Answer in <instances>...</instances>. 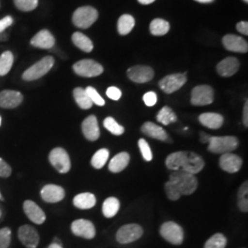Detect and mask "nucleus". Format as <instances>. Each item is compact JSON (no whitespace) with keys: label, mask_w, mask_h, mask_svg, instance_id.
Returning <instances> with one entry per match:
<instances>
[{"label":"nucleus","mask_w":248,"mask_h":248,"mask_svg":"<svg viewBox=\"0 0 248 248\" xmlns=\"http://www.w3.org/2000/svg\"><path fill=\"white\" fill-rule=\"evenodd\" d=\"M138 145H139V148L141 151L143 159L147 161V162H149V161L153 159V154H152L150 145H149L148 142H146L144 139H140L138 141Z\"/></svg>","instance_id":"40"},{"label":"nucleus","mask_w":248,"mask_h":248,"mask_svg":"<svg viewBox=\"0 0 248 248\" xmlns=\"http://www.w3.org/2000/svg\"><path fill=\"white\" fill-rule=\"evenodd\" d=\"M214 99V91L213 88L207 85L197 86L191 91L190 102L194 106L210 105Z\"/></svg>","instance_id":"10"},{"label":"nucleus","mask_w":248,"mask_h":248,"mask_svg":"<svg viewBox=\"0 0 248 248\" xmlns=\"http://www.w3.org/2000/svg\"><path fill=\"white\" fill-rule=\"evenodd\" d=\"M23 96L15 90H4L0 92V107L3 108H15L21 104Z\"/></svg>","instance_id":"19"},{"label":"nucleus","mask_w":248,"mask_h":248,"mask_svg":"<svg viewBox=\"0 0 248 248\" xmlns=\"http://www.w3.org/2000/svg\"><path fill=\"white\" fill-rule=\"evenodd\" d=\"M15 6L21 11H31L38 6L39 0H14Z\"/></svg>","instance_id":"37"},{"label":"nucleus","mask_w":248,"mask_h":248,"mask_svg":"<svg viewBox=\"0 0 248 248\" xmlns=\"http://www.w3.org/2000/svg\"><path fill=\"white\" fill-rule=\"evenodd\" d=\"M142 5H149L151 3L155 2V0H138Z\"/></svg>","instance_id":"51"},{"label":"nucleus","mask_w":248,"mask_h":248,"mask_svg":"<svg viewBox=\"0 0 248 248\" xmlns=\"http://www.w3.org/2000/svg\"><path fill=\"white\" fill-rule=\"evenodd\" d=\"M73 69L77 75L84 78L98 77L100 76L104 70L100 63L90 59H85L76 62L73 65Z\"/></svg>","instance_id":"8"},{"label":"nucleus","mask_w":248,"mask_h":248,"mask_svg":"<svg viewBox=\"0 0 248 248\" xmlns=\"http://www.w3.org/2000/svg\"><path fill=\"white\" fill-rule=\"evenodd\" d=\"M156 120L159 122L160 124L169 125V124L176 123L177 121V117L171 108L166 106L160 109L158 114L156 115Z\"/></svg>","instance_id":"32"},{"label":"nucleus","mask_w":248,"mask_h":248,"mask_svg":"<svg viewBox=\"0 0 248 248\" xmlns=\"http://www.w3.org/2000/svg\"><path fill=\"white\" fill-rule=\"evenodd\" d=\"M243 123L246 127H248V101L247 100L243 110Z\"/></svg>","instance_id":"49"},{"label":"nucleus","mask_w":248,"mask_h":248,"mask_svg":"<svg viewBox=\"0 0 248 248\" xmlns=\"http://www.w3.org/2000/svg\"><path fill=\"white\" fill-rule=\"evenodd\" d=\"M186 82V74H172L160 80L159 87L165 93L172 94L181 89Z\"/></svg>","instance_id":"11"},{"label":"nucleus","mask_w":248,"mask_h":248,"mask_svg":"<svg viewBox=\"0 0 248 248\" xmlns=\"http://www.w3.org/2000/svg\"><path fill=\"white\" fill-rule=\"evenodd\" d=\"M71 231L75 235L85 239H93L96 235V228L94 224L85 219L76 220L72 222Z\"/></svg>","instance_id":"12"},{"label":"nucleus","mask_w":248,"mask_h":248,"mask_svg":"<svg viewBox=\"0 0 248 248\" xmlns=\"http://www.w3.org/2000/svg\"><path fill=\"white\" fill-rule=\"evenodd\" d=\"M240 63L235 57H227L217 64V72L221 77L229 78L237 73L239 69Z\"/></svg>","instance_id":"22"},{"label":"nucleus","mask_w":248,"mask_h":248,"mask_svg":"<svg viewBox=\"0 0 248 248\" xmlns=\"http://www.w3.org/2000/svg\"><path fill=\"white\" fill-rule=\"evenodd\" d=\"M222 44L224 45V47L231 52L248 53V43L239 36L227 34L223 37Z\"/></svg>","instance_id":"20"},{"label":"nucleus","mask_w":248,"mask_h":248,"mask_svg":"<svg viewBox=\"0 0 248 248\" xmlns=\"http://www.w3.org/2000/svg\"><path fill=\"white\" fill-rule=\"evenodd\" d=\"M143 230L139 224L130 223L122 226L116 233V239L120 244H130L142 237Z\"/></svg>","instance_id":"9"},{"label":"nucleus","mask_w":248,"mask_h":248,"mask_svg":"<svg viewBox=\"0 0 248 248\" xmlns=\"http://www.w3.org/2000/svg\"><path fill=\"white\" fill-rule=\"evenodd\" d=\"M0 217H1V211H0Z\"/></svg>","instance_id":"58"},{"label":"nucleus","mask_w":248,"mask_h":248,"mask_svg":"<svg viewBox=\"0 0 248 248\" xmlns=\"http://www.w3.org/2000/svg\"><path fill=\"white\" fill-rule=\"evenodd\" d=\"M142 99H143V101H144V103H145L146 106H154V105H155L156 102H157V95H156L155 92L150 91V92H147V93H145V94L143 95Z\"/></svg>","instance_id":"42"},{"label":"nucleus","mask_w":248,"mask_h":248,"mask_svg":"<svg viewBox=\"0 0 248 248\" xmlns=\"http://www.w3.org/2000/svg\"><path fill=\"white\" fill-rule=\"evenodd\" d=\"M73 203L81 210H89L96 205V197L89 192L81 193L74 198Z\"/></svg>","instance_id":"26"},{"label":"nucleus","mask_w":248,"mask_h":248,"mask_svg":"<svg viewBox=\"0 0 248 248\" xmlns=\"http://www.w3.org/2000/svg\"><path fill=\"white\" fill-rule=\"evenodd\" d=\"M236 29L237 31L245 34V35H248V23L247 21H241L237 25H236Z\"/></svg>","instance_id":"47"},{"label":"nucleus","mask_w":248,"mask_h":248,"mask_svg":"<svg viewBox=\"0 0 248 248\" xmlns=\"http://www.w3.org/2000/svg\"><path fill=\"white\" fill-rule=\"evenodd\" d=\"M208 150L213 154H227L235 150L239 141L235 136H211Z\"/></svg>","instance_id":"3"},{"label":"nucleus","mask_w":248,"mask_h":248,"mask_svg":"<svg viewBox=\"0 0 248 248\" xmlns=\"http://www.w3.org/2000/svg\"><path fill=\"white\" fill-rule=\"evenodd\" d=\"M23 210L27 215V217L36 224H43L46 220V215L45 212L32 202V201H26L23 204Z\"/></svg>","instance_id":"21"},{"label":"nucleus","mask_w":248,"mask_h":248,"mask_svg":"<svg viewBox=\"0 0 248 248\" xmlns=\"http://www.w3.org/2000/svg\"><path fill=\"white\" fill-rule=\"evenodd\" d=\"M0 125H1V117H0Z\"/></svg>","instance_id":"57"},{"label":"nucleus","mask_w":248,"mask_h":248,"mask_svg":"<svg viewBox=\"0 0 248 248\" xmlns=\"http://www.w3.org/2000/svg\"><path fill=\"white\" fill-rule=\"evenodd\" d=\"M0 199H2V197H1V194H0Z\"/></svg>","instance_id":"59"},{"label":"nucleus","mask_w":248,"mask_h":248,"mask_svg":"<svg viewBox=\"0 0 248 248\" xmlns=\"http://www.w3.org/2000/svg\"><path fill=\"white\" fill-rule=\"evenodd\" d=\"M200 123L209 129H220L223 124L224 119L221 114L214 112H206L199 117Z\"/></svg>","instance_id":"24"},{"label":"nucleus","mask_w":248,"mask_h":248,"mask_svg":"<svg viewBox=\"0 0 248 248\" xmlns=\"http://www.w3.org/2000/svg\"><path fill=\"white\" fill-rule=\"evenodd\" d=\"M12 23H13V18L10 16H7V17L0 19V33L3 32Z\"/></svg>","instance_id":"45"},{"label":"nucleus","mask_w":248,"mask_h":248,"mask_svg":"<svg viewBox=\"0 0 248 248\" xmlns=\"http://www.w3.org/2000/svg\"><path fill=\"white\" fill-rule=\"evenodd\" d=\"M127 76L135 83H146L154 78L155 72L145 65H135L127 71Z\"/></svg>","instance_id":"14"},{"label":"nucleus","mask_w":248,"mask_h":248,"mask_svg":"<svg viewBox=\"0 0 248 248\" xmlns=\"http://www.w3.org/2000/svg\"><path fill=\"white\" fill-rule=\"evenodd\" d=\"M161 236L170 244L179 246L184 241V231L175 222H167L160 227Z\"/></svg>","instance_id":"6"},{"label":"nucleus","mask_w":248,"mask_h":248,"mask_svg":"<svg viewBox=\"0 0 248 248\" xmlns=\"http://www.w3.org/2000/svg\"><path fill=\"white\" fill-rule=\"evenodd\" d=\"M5 40H7V35L4 34L3 32H1L0 33V41H5Z\"/></svg>","instance_id":"53"},{"label":"nucleus","mask_w":248,"mask_h":248,"mask_svg":"<svg viewBox=\"0 0 248 248\" xmlns=\"http://www.w3.org/2000/svg\"><path fill=\"white\" fill-rule=\"evenodd\" d=\"M166 166L169 170H183L196 175L200 173L205 166L202 156L193 152L179 151L170 154L166 159Z\"/></svg>","instance_id":"1"},{"label":"nucleus","mask_w":248,"mask_h":248,"mask_svg":"<svg viewBox=\"0 0 248 248\" xmlns=\"http://www.w3.org/2000/svg\"><path fill=\"white\" fill-rule=\"evenodd\" d=\"M53 64H54V59L53 57L46 56L39 62L34 63L29 69H27L22 75V79L25 81L39 79L52 69Z\"/></svg>","instance_id":"4"},{"label":"nucleus","mask_w":248,"mask_h":248,"mask_svg":"<svg viewBox=\"0 0 248 248\" xmlns=\"http://www.w3.org/2000/svg\"><path fill=\"white\" fill-rule=\"evenodd\" d=\"M195 1H198L200 3H211L213 0H195Z\"/></svg>","instance_id":"55"},{"label":"nucleus","mask_w":248,"mask_h":248,"mask_svg":"<svg viewBox=\"0 0 248 248\" xmlns=\"http://www.w3.org/2000/svg\"><path fill=\"white\" fill-rule=\"evenodd\" d=\"M210 138H211V136H210L209 134H207V133H200V140H201V142H202V143H207V142H209Z\"/></svg>","instance_id":"50"},{"label":"nucleus","mask_w":248,"mask_h":248,"mask_svg":"<svg viewBox=\"0 0 248 248\" xmlns=\"http://www.w3.org/2000/svg\"><path fill=\"white\" fill-rule=\"evenodd\" d=\"M31 44L37 48L51 49L55 44V39L49 31L43 30L33 36V38L31 41Z\"/></svg>","instance_id":"23"},{"label":"nucleus","mask_w":248,"mask_h":248,"mask_svg":"<svg viewBox=\"0 0 248 248\" xmlns=\"http://www.w3.org/2000/svg\"><path fill=\"white\" fill-rule=\"evenodd\" d=\"M72 41L78 48L86 53H90L93 50V44L91 40L88 36L81 32H75L72 36Z\"/></svg>","instance_id":"28"},{"label":"nucleus","mask_w":248,"mask_h":248,"mask_svg":"<svg viewBox=\"0 0 248 248\" xmlns=\"http://www.w3.org/2000/svg\"><path fill=\"white\" fill-rule=\"evenodd\" d=\"M14 62V55L9 51L4 52L0 55V76L7 75Z\"/></svg>","instance_id":"33"},{"label":"nucleus","mask_w":248,"mask_h":248,"mask_svg":"<svg viewBox=\"0 0 248 248\" xmlns=\"http://www.w3.org/2000/svg\"><path fill=\"white\" fill-rule=\"evenodd\" d=\"M130 155L126 152H122L110 160L108 164V169L112 173H120L124 171L129 165Z\"/></svg>","instance_id":"25"},{"label":"nucleus","mask_w":248,"mask_h":248,"mask_svg":"<svg viewBox=\"0 0 248 248\" xmlns=\"http://www.w3.org/2000/svg\"><path fill=\"white\" fill-rule=\"evenodd\" d=\"M42 199L48 203H56L61 202L65 196L64 189L62 186L48 184L43 187L41 191Z\"/></svg>","instance_id":"18"},{"label":"nucleus","mask_w":248,"mask_h":248,"mask_svg":"<svg viewBox=\"0 0 248 248\" xmlns=\"http://www.w3.org/2000/svg\"><path fill=\"white\" fill-rule=\"evenodd\" d=\"M219 165L223 171L232 174L239 171L243 165V160L237 155L227 153L222 155Z\"/></svg>","instance_id":"15"},{"label":"nucleus","mask_w":248,"mask_h":248,"mask_svg":"<svg viewBox=\"0 0 248 248\" xmlns=\"http://www.w3.org/2000/svg\"><path fill=\"white\" fill-rule=\"evenodd\" d=\"M49 161L59 173L65 174L71 169V161L67 152L62 147H56L51 151Z\"/></svg>","instance_id":"7"},{"label":"nucleus","mask_w":248,"mask_h":248,"mask_svg":"<svg viewBox=\"0 0 248 248\" xmlns=\"http://www.w3.org/2000/svg\"><path fill=\"white\" fill-rule=\"evenodd\" d=\"M120 202L115 197H109L103 202L102 213L106 218H112L120 210Z\"/></svg>","instance_id":"27"},{"label":"nucleus","mask_w":248,"mask_h":248,"mask_svg":"<svg viewBox=\"0 0 248 248\" xmlns=\"http://www.w3.org/2000/svg\"><path fill=\"white\" fill-rule=\"evenodd\" d=\"M141 131L146 136L153 138V139L159 140L161 142H172L169 134L164 130V128H162L161 126H158L157 124H154V123H151V122L144 123L142 124Z\"/></svg>","instance_id":"17"},{"label":"nucleus","mask_w":248,"mask_h":248,"mask_svg":"<svg viewBox=\"0 0 248 248\" xmlns=\"http://www.w3.org/2000/svg\"><path fill=\"white\" fill-rule=\"evenodd\" d=\"M244 1H245V2H247V3L248 2V0H244Z\"/></svg>","instance_id":"56"},{"label":"nucleus","mask_w":248,"mask_h":248,"mask_svg":"<svg viewBox=\"0 0 248 248\" xmlns=\"http://www.w3.org/2000/svg\"><path fill=\"white\" fill-rule=\"evenodd\" d=\"M86 91H87L89 98H90V100L92 101L93 104H96L98 106H104L105 105V100L98 94V91L94 88L88 87L86 89Z\"/></svg>","instance_id":"39"},{"label":"nucleus","mask_w":248,"mask_h":248,"mask_svg":"<svg viewBox=\"0 0 248 248\" xmlns=\"http://www.w3.org/2000/svg\"><path fill=\"white\" fill-rule=\"evenodd\" d=\"M103 125L109 133H111L114 135L124 134V127L118 124L112 117H107L103 122Z\"/></svg>","instance_id":"36"},{"label":"nucleus","mask_w":248,"mask_h":248,"mask_svg":"<svg viewBox=\"0 0 248 248\" xmlns=\"http://www.w3.org/2000/svg\"><path fill=\"white\" fill-rule=\"evenodd\" d=\"M227 238L222 233H215L206 241L204 248H225Z\"/></svg>","instance_id":"35"},{"label":"nucleus","mask_w":248,"mask_h":248,"mask_svg":"<svg viewBox=\"0 0 248 248\" xmlns=\"http://www.w3.org/2000/svg\"><path fill=\"white\" fill-rule=\"evenodd\" d=\"M169 180L177 186L181 196L191 195L198 187V179L195 175L181 169L173 171L169 176Z\"/></svg>","instance_id":"2"},{"label":"nucleus","mask_w":248,"mask_h":248,"mask_svg":"<svg viewBox=\"0 0 248 248\" xmlns=\"http://www.w3.org/2000/svg\"><path fill=\"white\" fill-rule=\"evenodd\" d=\"M248 182L246 181L245 183H243V185L240 186L239 190H238V199L239 198H244V197H248Z\"/></svg>","instance_id":"48"},{"label":"nucleus","mask_w":248,"mask_h":248,"mask_svg":"<svg viewBox=\"0 0 248 248\" xmlns=\"http://www.w3.org/2000/svg\"><path fill=\"white\" fill-rule=\"evenodd\" d=\"M108 155L109 152L106 148H102L97 151L91 159L92 167L96 169H102L108 161Z\"/></svg>","instance_id":"34"},{"label":"nucleus","mask_w":248,"mask_h":248,"mask_svg":"<svg viewBox=\"0 0 248 248\" xmlns=\"http://www.w3.org/2000/svg\"><path fill=\"white\" fill-rule=\"evenodd\" d=\"M135 25V20L133 16L124 14L118 20V31L121 35H127L130 33Z\"/></svg>","instance_id":"30"},{"label":"nucleus","mask_w":248,"mask_h":248,"mask_svg":"<svg viewBox=\"0 0 248 248\" xmlns=\"http://www.w3.org/2000/svg\"><path fill=\"white\" fill-rule=\"evenodd\" d=\"M82 132L87 140L91 142L98 140L100 136V132L96 116L90 115L84 120L82 123Z\"/></svg>","instance_id":"16"},{"label":"nucleus","mask_w":248,"mask_h":248,"mask_svg":"<svg viewBox=\"0 0 248 248\" xmlns=\"http://www.w3.org/2000/svg\"><path fill=\"white\" fill-rule=\"evenodd\" d=\"M48 248H62V246H60V245H57V244H54V243H52Z\"/></svg>","instance_id":"52"},{"label":"nucleus","mask_w":248,"mask_h":248,"mask_svg":"<svg viewBox=\"0 0 248 248\" xmlns=\"http://www.w3.org/2000/svg\"><path fill=\"white\" fill-rule=\"evenodd\" d=\"M98 17L97 9L89 6L81 7L75 11L73 15V22L78 28L88 29L98 19Z\"/></svg>","instance_id":"5"},{"label":"nucleus","mask_w":248,"mask_h":248,"mask_svg":"<svg viewBox=\"0 0 248 248\" xmlns=\"http://www.w3.org/2000/svg\"><path fill=\"white\" fill-rule=\"evenodd\" d=\"M238 208L240 211L243 213H248V197L244 198H239L238 199Z\"/></svg>","instance_id":"46"},{"label":"nucleus","mask_w":248,"mask_h":248,"mask_svg":"<svg viewBox=\"0 0 248 248\" xmlns=\"http://www.w3.org/2000/svg\"><path fill=\"white\" fill-rule=\"evenodd\" d=\"M53 243H54V244H57V245H60V246H62L61 240H59L58 238H54Z\"/></svg>","instance_id":"54"},{"label":"nucleus","mask_w":248,"mask_h":248,"mask_svg":"<svg viewBox=\"0 0 248 248\" xmlns=\"http://www.w3.org/2000/svg\"><path fill=\"white\" fill-rule=\"evenodd\" d=\"M18 239L27 248H36L40 242V236L34 227L30 225L20 226L18 229Z\"/></svg>","instance_id":"13"},{"label":"nucleus","mask_w":248,"mask_h":248,"mask_svg":"<svg viewBox=\"0 0 248 248\" xmlns=\"http://www.w3.org/2000/svg\"><path fill=\"white\" fill-rule=\"evenodd\" d=\"M107 96L112 100H119L122 97V91L121 89L116 88V87H109L107 89Z\"/></svg>","instance_id":"43"},{"label":"nucleus","mask_w":248,"mask_h":248,"mask_svg":"<svg viewBox=\"0 0 248 248\" xmlns=\"http://www.w3.org/2000/svg\"><path fill=\"white\" fill-rule=\"evenodd\" d=\"M73 95H74V98H75L76 102L78 103V105L81 108L89 109L93 105V103L90 100L86 89H82V88H77V89H74Z\"/></svg>","instance_id":"29"},{"label":"nucleus","mask_w":248,"mask_h":248,"mask_svg":"<svg viewBox=\"0 0 248 248\" xmlns=\"http://www.w3.org/2000/svg\"><path fill=\"white\" fill-rule=\"evenodd\" d=\"M11 241V230L5 227L0 229V248H8Z\"/></svg>","instance_id":"41"},{"label":"nucleus","mask_w":248,"mask_h":248,"mask_svg":"<svg viewBox=\"0 0 248 248\" xmlns=\"http://www.w3.org/2000/svg\"><path fill=\"white\" fill-rule=\"evenodd\" d=\"M169 29H170V25L165 19L155 18L151 22L150 31L153 35H165L169 32Z\"/></svg>","instance_id":"31"},{"label":"nucleus","mask_w":248,"mask_h":248,"mask_svg":"<svg viewBox=\"0 0 248 248\" xmlns=\"http://www.w3.org/2000/svg\"><path fill=\"white\" fill-rule=\"evenodd\" d=\"M165 190H166L167 196H168V198H169L170 201L176 202L177 200H179V198L181 197L178 189H177V186L172 181H170V180H169L168 182H166V184H165Z\"/></svg>","instance_id":"38"},{"label":"nucleus","mask_w":248,"mask_h":248,"mask_svg":"<svg viewBox=\"0 0 248 248\" xmlns=\"http://www.w3.org/2000/svg\"><path fill=\"white\" fill-rule=\"evenodd\" d=\"M11 168L9 164L6 163L2 158H0V177H9L11 175Z\"/></svg>","instance_id":"44"}]
</instances>
